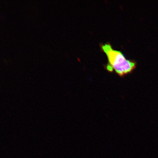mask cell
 Returning a JSON list of instances; mask_svg holds the SVG:
<instances>
[{
	"label": "cell",
	"instance_id": "6da1fadb",
	"mask_svg": "<svg viewBox=\"0 0 158 158\" xmlns=\"http://www.w3.org/2000/svg\"><path fill=\"white\" fill-rule=\"evenodd\" d=\"M101 48L107 58L106 69L109 72L114 71L122 77L131 73L136 68L135 62L127 59L121 52L113 49L110 44H102Z\"/></svg>",
	"mask_w": 158,
	"mask_h": 158
}]
</instances>
